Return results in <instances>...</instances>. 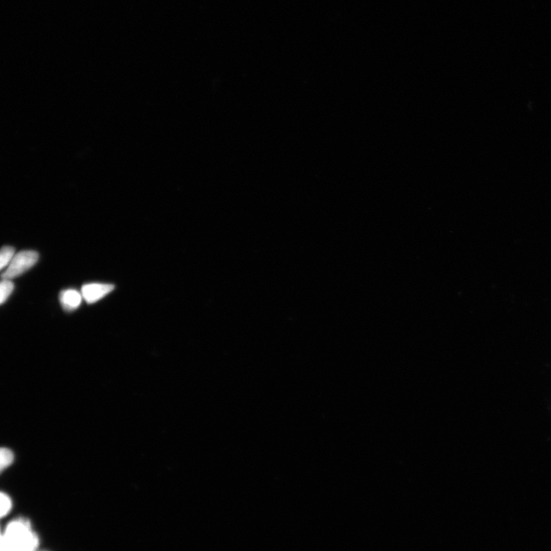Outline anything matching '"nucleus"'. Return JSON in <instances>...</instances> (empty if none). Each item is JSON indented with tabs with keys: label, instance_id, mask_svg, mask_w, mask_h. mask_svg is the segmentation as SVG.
<instances>
[{
	"label": "nucleus",
	"instance_id": "nucleus-1",
	"mask_svg": "<svg viewBox=\"0 0 551 551\" xmlns=\"http://www.w3.org/2000/svg\"><path fill=\"white\" fill-rule=\"evenodd\" d=\"M38 539L26 521L18 520L7 526L1 540V551H35Z\"/></svg>",
	"mask_w": 551,
	"mask_h": 551
},
{
	"label": "nucleus",
	"instance_id": "nucleus-2",
	"mask_svg": "<svg viewBox=\"0 0 551 551\" xmlns=\"http://www.w3.org/2000/svg\"><path fill=\"white\" fill-rule=\"evenodd\" d=\"M39 254L34 251H22L14 256L11 263L2 274V279L12 280L31 269L38 262Z\"/></svg>",
	"mask_w": 551,
	"mask_h": 551
},
{
	"label": "nucleus",
	"instance_id": "nucleus-3",
	"mask_svg": "<svg viewBox=\"0 0 551 551\" xmlns=\"http://www.w3.org/2000/svg\"><path fill=\"white\" fill-rule=\"evenodd\" d=\"M115 287L112 285L93 284L85 285L81 288V294L83 299L88 304H93L103 299L110 293L112 292Z\"/></svg>",
	"mask_w": 551,
	"mask_h": 551
},
{
	"label": "nucleus",
	"instance_id": "nucleus-4",
	"mask_svg": "<svg viewBox=\"0 0 551 551\" xmlns=\"http://www.w3.org/2000/svg\"><path fill=\"white\" fill-rule=\"evenodd\" d=\"M83 296L77 290L69 289L63 290L59 296L62 308L67 312L77 310L81 303Z\"/></svg>",
	"mask_w": 551,
	"mask_h": 551
},
{
	"label": "nucleus",
	"instance_id": "nucleus-5",
	"mask_svg": "<svg viewBox=\"0 0 551 551\" xmlns=\"http://www.w3.org/2000/svg\"><path fill=\"white\" fill-rule=\"evenodd\" d=\"M15 255H16L15 249L10 246H5L0 254V269L3 270L5 267L8 266Z\"/></svg>",
	"mask_w": 551,
	"mask_h": 551
},
{
	"label": "nucleus",
	"instance_id": "nucleus-6",
	"mask_svg": "<svg viewBox=\"0 0 551 551\" xmlns=\"http://www.w3.org/2000/svg\"><path fill=\"white\" fill-rule=\"evenodd\" d=\"M14 285L11 280L2 279L0 285V303L3 304L12 293Z\"/></svg>",
	"mask_w": 551,
	"mask_h": 551
},
{
	"label": "nucleus",
	"instance_id": "nucleus-7",
	"mask_svg": "<svg viewBox=\"0 0 551 551\" xmlns=\"http://www.w3.org/2000/svg\"><path fill=\"white\" fill-rule=\"evenodd\" d=\"M14 460L13 452L7 448H2L0 451V468L3 471L5 468L10 466Z\"/></svg>",
	"mask_w": 551,
	"mask_h": 551
},
{
	"label": "nucleus",
	"instance_id": "nucleus-8",
	"mask_svg": "<svg viewBox=\"0 0 551 551\" xmlns=\"http://www.w3.org/2000/svg\"><path fill=\"white\" fill-rule=\"evenodd\" d=\"M1 516L3 517L9 513L12 508L10 498L6 494L1 493Z\"/></svg>",
	"mask_w": 551,
	"mask_h": 551
}]
</instances>
